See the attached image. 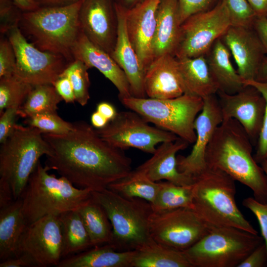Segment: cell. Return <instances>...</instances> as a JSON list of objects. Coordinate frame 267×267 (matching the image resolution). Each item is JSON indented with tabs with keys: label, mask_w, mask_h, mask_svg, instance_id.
I'll list each match as a JSON object with an SVG mask.
<instances>
[{
	"label": "cell",
	"mask_w": 267,
	"mask_h": 267,
	"mask_svg": "<svg viewBox=\"0 0 267 267\" xmlns=\"http://www.w3.org/2000/svg\"><path fill=\"white\" fill-rule=\"evenodd\" d=\"M257 81L261 82L267 81V56L263 62Z\"/></svg>",
	"instance_id": "9f6ffc18"
},
{
	"label": "cell",
	"mask_w": 267,
	"mask_h": 267,
	"mask_svg": "<svg viewBox=\"0 0 267 267\" xmlns=\"http://www.w3.org/2000/svg\"><path fill=\"white\" fill-rule=\"evenodd\" d=\"M83 1L23 12L19 28L36 47L61 55L70 63L74 60L72 48L82 32L79 12Z\"/></svg>",
	"instance_id": "3957f363"
},
{
	"label": "cell",
	"mask_w": 267,
	"mask_h": 267,
	"mask_svg": "<svg viewBox=\"0 0 267 267\" xmlns=\"http://www.w3.org/2000/svg\"><path fill=\"white\" fill-rule=\"evenodd\" d=\"M117 17V35L110 55L125 73L129 81L132 95L145 97L143 81L145 71L141 68L136 52L129 38L126 23V8L115 0Z\"/></svg>",
	"instance_id": "603a6c76"
},
{
	"label": "cell",
	"mask_w": 267,
	"mask_h": 267,
	"mask_svg": "<svg viewBox=\"0 0 267 267\" xmlns=\"http://www.w3.org/2000/svg\"><path fill=\"white\" fill-rule=\"evenodd\" d=\"M22 11L12 0H0V31L7 34L12 29L19 27Z\"/></svg>",
	"instance_id": "ab89813d"
},
{
	"label": "cell",
	"mask_w": 267,
	"mask_h": 267,
	"mask_svg": "<svg viewBox=\"0 0 267 267\" xmlns=\"http://www.w3.org/2000/svg\"><path fill=\"white\" fill-rule=\"evenodd\" d=\"M132 267H192L182 251L155 241L135 250Z\"/></svg>",
	"instance_id": "f546056e"
},
{
	"label": "cell",
	"mask_w": 267,
	"mask_h": 267,
	"mask_svg": "<svg viewBox=\"0 0 267 267\" xmlns=\"http://www.w3.org/2000/svg\"><path fill=\"white\" fill-rule=\"evenodd\" d=\"M261 167L263 168L265 174L267 177V158L263 160L261 163Z\"/></svg>",
	"instance_id": "680465c9"
},
{
	"label": "cell",
	"mask_w": 267,
	"mask_h": 267,
	"mask_svg": "<svg viewBox=\"0 0 267 267\" xmlns=\"http://www.w3.org/2000/svg\"><path fill=\"white\" fill-rule=\"evenodd\" d=\"M115 0H83L79 12L82 31L93 44L110 54L117 35Z\"/></svg>",
	"instance_id": "e0dca14e"
},
{
	"label": "cell",
	"mask_w": 267,
	"mask_h": 267,
	"mask_svg": "<svg viewBox=\"0 0 267 267\" xmlns=\"http://www.w3.org/2000/svg\"><path fill=\"white\" fill-rule=\"evenodd\" d=\"M125 7L129 9L136 4L141 2L144 0H116Z\"/></svg>",
	"instance_id": "6f0895ef"
},
{
	"label": "cell",
	"mask_w": 267,
	"mask_h": 267,
	"mask_svg": "<svg viewBox=\"0 0 267 267\" xmlns=\"http://www.w3.org/2000/svg\"><path fill=\"white\" fill-rule=\"evenodd\" d=\"M253 28L260 38L267 56V18L257 17Z\"/></svg>",
	"instance_id": "681fc988"
},
{
	"label": "cell",
	"mask_w": 267,
	"mask_h": 267,
	"mask_svg": "<svg viewBox=\"0 0 267 267\" xmlns=\"http://www.w3.org/2000/svg\"><path fill=\"white\" fill-rule=\"evenodd\" d=\"M159 183L157 195L151 203L153 211L178 208H192L193 184L182 186L168 181Z\"/></svg>",
	"instance_id": "836d02e7"
},
{
	"label": "cell",
	"mask_w": 267,
	"mask_h": 267,
	"mask_svg": "<svg viewBox=\"0 0 267 267\" xmlns=\"http://www.w3.org/2000/svg\"><path fill=\"white\" fill-rule=\"evenodd\" d=\"M7 34L16 56L14 75L32 86L52 85L70 63L61 55L36 47L27 40L19 27Z\"/></svg>",
	"instance_id": "7c38bea8"
},
{
	"label": "cell",
	"mask_w": 267,
	"mask_h": 267,
	"mask_svg": "<svg viewBox=\"0 0 267 267\" xmlns=\"http://www.w3.org/2000/svg\"><path fill=\"white\" fill-rule=\"evenodd\" d=\"M14 200L10 184L6 180L0 178V209L8 206Z\"/></svg>",
	"instance_id": "c3c4849f"
},
{
	"label": "cell",
	"mask_w": 267,
	"mask_h": 267,
	"mask_svg": "<svg viewBox=\"0 0 267 267\" xmlns=\"http://www.w3.org/2000/svg\"><path fill=\"white\" fill-rule=\"evenodd\" d=\"M204 105L196 118V139L190 153L177 157L178 170L194 178L206 168L205 159L207 147L223 118L216 94L203 98Z\"/></svg>",
	"instance_id": "2e32d148"
},
{
	"label": "cell",
	"mask_w": 267,
	"mask_h": 267,
	"mask_svg": "<svg viewBox=\"0 0 267 267\" xmlns=\"http://www.w3.org/2000/svg\"><path fill=\"white\" fill-rule=\"evenodd\" d=\"M178 0H160L152 47L153 60L165 54L174 55L181 31Z\"/></svg>",
	"instance_id": "cb8c5ba5"
},
{
	"label": "cell",
	"mask_w": 267,
	"mask_h": 267,
	"mask_svg": "<svg viewBox=\"0 0 267 267\" xmlns=\"http://www.w3.org/2000/svg\"><path fill=\"white\" fill-rule=\"evenodd\" d=\"M19 108L10 107L6 108L0 117V143H3L12 133L16 125Z\"/></svg>",
	"instance_id": "ee69618b"
},
{
	"label": "cell",
	"mask_w": 267,
	"mask_h": 267,
	"mask_svg": "<svg viewBox=\"0 0 267 267\" xmlns=\"http://www.w3.org/2000/svg\"><path fill=\"white\" fill-rule=\"evenodd\" d=\"M263 238L233 227H212L182 251L192 267H237Z\"/></svg>",
	"instance_id": "9c48e42d"
},
{
	"label": "cell",
	"mask_w": 267,
	"mask_h": 267,
	"mask_svg": "<svg viewBox=\"0 0 267 267\" xmlns=\"http://www.w3.org/2000/svg\"><path fill=\"white\" fill-rule=\"evenodd\" d=\"M43 132L16 124L0 149V178L10 185L14 200L19 198L40 158L48 155L50 147Z\"/></svg>",
	"instance_id": "52a82bcc"
},
{
	"label": "cell",
	"mask_w": 267,
	"mask_h": 267,
	"mask_svg": "<svg viewBox=\"0 0 267 267\" xmlns=\"http://www.w3.org/2000/svg\"><path fill=\"white\" fill-rule=\"evenodd\" d=\"M219 0H178L181 23L193 14L213 8Z\"/></svg>",
	"instance_id": "b9f144b4"
},
{
	"label": "cell",
	"mask_w": 267,
	"mask_h": 267,
	"mask_svg": "<svg viewBox=\"0 0 267 267\" xmlns=\"http://www.w3.org/2000/svg\"><path fill=\"white\" fill-rule=\"evenodd\" d=\"M160 0H144L126 8V23L130 41L145 71L153 61L152 47Z\"/></svg>",
	"instance_id": "d6986e66"
},
{
	"label": "cell",
	"mask_w": 267,
	"mask_h": 267,
	"mask_svg": "<svg viewBox=\"0 0 267 267\" xmlns=\"http://www.w3.org/2000/svg\"><path fill=\"white\" fill-rule=\"evenodd\" d=\"M135 250L118 251L105 244L63 258L57 267H132Z\"/></svg>",
	"instance_id": "4316f807"
},
{
	"label": "cell",
	"mask_w": 267,
	"mask_h": 267,
	"mask_svg": "<svg viewBox=\"0 0 267 267\" xmlns=\"http://www.w3.org/2000/svg\"><path fill=\"white\" fill-rule=\"evenodd\" d=\"M37 267L34 261L28 255L20 254L19 256L8 258L0 263V267Z\"/></svg>",
	"instance_id": "7dc6e473"
},
{
	"label": "cell",
	"mask_w": 267,
	"mask_h": 267,
	"mask_svg": "<svg viewBox=\"0 0 267 267\" xmlns=\"http://www.w3.org/2000/svg\"><path fill=\"white\" fill-rule=\"evenodd\" d=\"M88 233L92 247L109 244L112 226L104 208L92 196L77 209Z\"/></svg>",
	"instance_id": "f1b7e54d"
},
{
	"label": "cell",
	"mask_w": 267,
	"mask_h": 267,
	"mask_svg": "<svg viewBox=\"0 0 267 267\" xmlns=\"http://www.w3.org/2000/svg\"><path fill=\"white\" fill-rule=\"evenodd\" d=\"M28 224L20 198L0 209V261L18 256L21 237Z\"/></svg>",
	"instance_id": "d4e9b609"
},
{
	"label": "cell",
	"mask_w": 267,
	"mask_h": 267,
	"mask_svg": "<svg viewBox=\"0 0 267 267\" xmlns=\"http://www.w3.org/2000/svg\"><path fill=\"white\" fill-rule=\"evenodd\" d=\"M96 111L109 121L113 120L117 114L114 106L107 102H101L96 106Z\"/></svg>",
	"instance_id": "f907efd6"
},
{
	"label": "cell",
	"mask_w": 267,
	"mask_h": 267,
	"mask_svg": "<svg viewBox=\"0 0 267 267\" xmlns=\"http://www.w3.org/2000/svg\"><path fill=\"white\" fill-rule=\"evenodd\" d=\"M16 56L8 37H1L0 40V78L14 75Z\"/></svg>",
	"instance_id": "60d3db41"
},
{
	"label": "cell",
	"mask_w": 267,
	"mask_h": 267,
	"mask_svg": "<svg viewBox=\"0 0 267 267\" xmlns=\"http://www.w3.org/2000/svg\"><path fill=\"white\" fill-rule=\"evenodd\" d=\"M23 123L37 128L43 133L62 134L69 132L73 128V123L62 119L56 112H46L25 119Z\"/></svg>",
	"instance_id": "8d00e7d4"
},
{
	"label": "cell",
	"mask_w": 267,
	"mask_h": 267,
	"mask_svg": "<svg viewBox=\"0 0 267 267\" xmlns=\"http://www.w3.org/2000/svg\"><path fill=\"white\" fill-rule=\"evenodd\" d=\"M95 129L100 137L113 147L123 150L134 148L152 154L158 144L178 138L170 132L150 126L140 115L131 110L117 112L106 126Z\"/></svg>",
	"instance_id": "30bf717a"
},
{
	"label": "cell",
	"mask_w": 267,
	"mask_h": 267,
	"mask_svg": "<svg viewBox=\"0 0 267 267\" xmlns=\"http://www.w3.org/2000/svg\"><path fill=\"white\" fill-rule=\"evenodd\" d=\"M62 247L59 215H48L28 225L19 241L18 256L28 255L37 267H56L63 258Z\"/></svg>",
	"instance_id": "5bb4252c"
},
{
	"label": "cell",
	"mask_w": 267,
	"mask_h": 267,
	"mask_svg": "<svg viewBox=\"0 0 267 267\" xmlns=\"http://www.w3.org/2000/svg\"><path fill=\"white\" fill-rule=\"evenodd\" d=\"M234 181L224 172L207 167L194 178L192 209L211 228L233 227L258 234L237 207Z\"/></svg>",
	"instance_id": "277c9868"
},
{
	"label": "cell",
	"mask_w": 267,
	"mask_h": 267,
	"mask_svg": "<svg viewBox=\"0 0 267 267\" xmlns=\"http://www.w3.org/2000/svg\"><path fill=\"white\" fill-rule=\"evenodd\" d=\"M14 75L0 78V114L6 108L19 109L33 88Z\"/></svg>",
	"instance_id": "e575fe53"
},
{
	"label": "cell",
	"mask_w": 267,
	"mask_h": 267,
	"mask_svg": "<svg viewBox=\"0 0 267 267\" xmlns=\"http://www.w3.org/2000/svg\"><path fill=\"white\" fill-rule=\"evenodd\" d=\"M41 6L64 5L79 0H35Z\"/></svg>",
	"instance_id": "11a10c76"
},
{
	"label": "cell",
	"mask_w": 267,
	"mask_h": 267,
	"mask_svg": "<svg viewBox=\"0 0 267 267\" xmlns=\"http://www.w3.org/2000/svg\"><path fill=\"white\" fill-rule=\"evenodd\" d=\"M253 144L240 124L223 120L205 152L207 167L219 169L250 188L254 198L267 202V177L252 154Z\"/></svg>",
	"instance_id": "7a4b0ae2"
},
{
	"label": "cell",
	"mask_w": 267,
	"mask_h": 267,
	"mask_svg": "<svg viewBox=\"0 0 267 267\" xmlns=\"http://www.w3.org/2000/svg\"><path fill=\"white\" fill-rule=\"evenodd\" d=\"M120 101L126 107L137 112L156 127L175 134L189 144L195 142L194 123L204 105L202 98L185 93L173 98L131 96Z\"/></svg>",
	"instance_id": "ba28073f"
},
{
	"label": "cell",
	"mask_w": 267,
	"mask_h": 267,
	"mask_svg": "<svg viewBox=\"0 0 267 267\" xmlns=\"http://www.w3.org/2000/svg\"><path fill=\"white\" fill-rule=\"evenodd\" d=\"M143 86L146 96L152 98H173L185 93L177 58L165 54L154 59L145 71Z\"/></svg>",
	"instance_id": "ffe728a7"
},
{
	"label": "cell",
	"mask_w": 267,
	"mask_h": 267,
	"mask_svg": "<svg viewBox=\"0 0 267 267\" xmlns=\"http://www.w3.org/2000/svg\"><path fill=\"white\" fill-rule=\"evenodd\" d=\"M52 85L65 102L74 103L76 101L73 88L67 76L61 74Z\"/></svg>",
	"instance_id": "bcb514c9"
},
{
	"label": "cell",
	"mask_w": 267,
	"mask_h": 267,
	"mask_svg": "<svg viewBox=\"0 0 267 267\" xmlns=\"http://www.w3.org/2000/svg\"><path fill=\"white\" fill-rule=\"evenodd\" d=\"M59 217L62 232L63 258L92 247L88 233L78 210L64 212Z\"/></svg>",
	"instance_id": "4dcf8cb0"
},
{
	"label": "cell",
	"mask_w": 267,
	"mask_h": 267,
	"mask_svg": "<svg viewBox=\"0 0 267 267\" xmlns=\"http://www.w3.org/2000/svg\"><path fill=\"white\" fill-rule=\"evenodd\" d=\"M91 125L96 129L104 128L109 121L97 111L92 113L90 117Z\"/></svg>",
	"instance_id": "db71d44e"
},
{
	"label": "cell",
	"mask_w": 267,
	"mask_h": 267,
	"mask_svg": "<svg viewBox=\"0 0 267 267\" xmlns=\"http://www.w3.org/2000/svg\"><path fill=\"white\" fill-rule=\"evenodd\" d=\"M62 97L52 84L33 87L25 102L18 110V116L26 119L34 115L56 112Z\"/></svg>",
	"instance_id": "d6a6232c"
},
{
	"label": "cell",
	"mask_w": 267,
	"mask_h": 267,
	"mask_svg": "<svg viewBox=\"0 0 267 267\" xmlns=\"http://www.w3.org/2000/svg\"><path fill=\"white\" fill-rule=\"evenodd\" d=\"M223 120L234 119L242 126L256 146L262 128L266 100L260 91L245 85L233 94L218 91L216 94Z\"/></svg>",
	"instance_id": "9a60e30c"
},
{
	"label": "cell",
	"mask_w": 267,
	"mask_h": 267,
	"mask_svg": "<svg viewBox=\"0 0 267 267\" xmlns=\"http://www.w3.org/2000/svg\"><path fill=\"white\" fill-rule=\"evenodd\" d=\"M242 204L256 217L267 249V202L261 203L254 198L249 197L245 198Z\"/></svg>",
	"instance_id": "7bdbcfd3"
},
{
	"label": "cell",
	"mask_w": 267,
	"mask_h": 267,
	"mask_svg": "<svg viewBox=\"0 0 267 267\" xmlns=\"http://www.w3.org/2000/svg\"><path fill=\"white\" fill-rule=\"evenodd\" d=\"M51 152L45 165L75 186L98 191L132 170V160L124 150L108 143L85 121L73 123L62 134L43 133Z\"/></svg>",
	"instance_id": "6da1fadb"
},
{
	"label": "cell",
	"mask_w": 267,
	"mask_h": 267,
	"mask_svg": "<svg viewBox=\"0 0 267 267\" xmlns=\"http://www.w3.org/2000/svg\"><path fill=\"white\" fill-rule=\"evenodd\" d=\"M221 39L232 54L244 82L257 80L267 54L254 28L231 26Z\"/></svg>",
	"instance_id": "ac0fdd59"
},
{
	"label": "cell",
	"mask_w": 267,
	"mask_h": 267,
	"mask_svg": "<svg viewBox=\"0 0 267 267\" xmlns=\"http://www.w3.org/2000/svg\"><path fill=\"white\" fill-rule=\"evenodd\" d=\"M177 59L185 93L203 99L217 94L219 88L205 55Z\"/></svg>",
	"instance_id": "83f0119b"
},
{
	"label": "cell",
	"mask_w": 267,
	"mask_h": 267,
	"mask_svg": "<svg viewBox=\"0 0 267 267\" xmlns=\"http://www.w3.org/2000/svg\"><path fill=\"white\" fill-rule=\"evenodd\" d=\"M230 16L231 26L253 28L257 16L247 0H222Z\"/></svg>",
	"instance_id": "74e56055"
},
{
	"label": "cell",
	"mask_w": 267,
	"mask_h": 267,
	"mask_svg": "<svg viewBox=\"0 0 267 267\" xmlns=\"http://www.w3.org/2000/svg\"><path fill=\"white\" fill-rule=\"evenodd\" d=\"M190 208L153 211L150 219V232L155 242L183 251L211 229Z\"/></svg>",
	"instance_id": "4fadbf2b"
},
{
	"label": "cell",
	"mask_w": 267,
	"mask_h": 267,
	"mask_svg": "<svg viewBox=\"0 0 267 267\" xmlns=\"http://www.w3.org/2000/svg\"><path fill=\"white\" fill-rule=\"evenodd\" d=\"M205 55L219 91L233 94L245 87L243 80L231 62L230 51L221 38L214 43Z\"/></svg>",
	"instance_id": "484cf974"
},
{
	"label": "cell",
	"mask_w": 267,
	"mask_h": 267,
	"mask_svg": "<svg viewBox=\"0 0 267 267\" xmlns=\"http://www.w3.org/2000/svg\"><path fill=\"white\" fill-rule=\"evenodd\" d=\"M48 171L40 161L19 197L28 224L46 216L77 210L91 197L90 190L78 188Z\"/></svg>",
	"instance_id": "5b68a950"
},
{
	"label": "cell",
	"mask_w": 267,
	"mask_h": 267,
	"mask_svg": "<svg viewBox=\"0 0 267 267\" xmlns=\"http://www.w3.org/2000/svg\"><path fill=\"white\" fill-rule=\"evenodd\" d=\"M91 194L105 209L112 226L109 245L118 251L138 250L154 242L150 232L153 212L146 200L124 197L108 188Z\"/></svg>",
	"instance_id": "8992f818"
},
{
	"label": "cell",
	"mask_w": 267,
	"mask_h": 267,
	"mask_svg": "<svg viewBox=\"0 0 267 267\" xmlns=\"http://www.w3.org/2000/svg\"><path fill=\"white\" fill-rule=\"evenodd\" d=\"M257 17L267 18V0H247Z\"/></svg>",
	"instance_id": "816d5d0a"
},
{
	"label": "cell",
	"mask_w": 267,
	"mask_h": 267,
	"mask_svg": "<svg viewBox=\"0 0 267 267\" xmlns=\"http://www.w3.org/2000/svg\"><path fill=\"white\" fill-rule=\"evenodd\" d=\"M74 59L99 70L116 87L120 100L132 96L128 79L110 54L91 42L82 31L72 50Z\"/></svg>",
	"instance_id": "7402d4cb"
},
{
	"label": "cell",
	"mask_w": 267,
	"mask_h": 267,
	"mask_svg": "<svg viewBox=\"0 0 267 267\" xmlns=\"http://www.w3.org/2000/svg\"><path fill=\"white\" fill-rule=\"evenodd\" d=\"M189 144L179 137L175 141L163 142L157 147L149 159L135 169L153 181L164 179L178 185H192L194 178L178 170L176 155Z\"/></svg>",
	"instance_id": "44dd1931"
},
{
	"label": "cell",
	"mask_w": 267,
	"mask_h": 267,
	"mask_svg": "<svg viewBox=\"0 0 267 267\" xmlns=\"http://www.w3.org/2000/svg\"><path fill=\"white\" fill-rule=\"evenodd\" d=\"M231 26L228 11L220 0L213 8L193 14L181 24L174 56L179 58L205 55Z\"/></svg>",
	"instance_id": "8fae6325"
},
{
	"label": "cell",
	"mask_w": 267,
	"mask_h": 267,
	"mask_svg": "<svg viewBox=\"0 0 267 267\" xmlns=\"http://www.w3.org/2000/svg\"><path fill=\"white\" fill-rule=\"evenodd\" d=\"M245 85H251L258 89L266 100V108L262 128L256 145L254 158L258 163H261L267 158V81L261 82L251 80L244 82Z\"/></svg>",
	"instance_id": "f35d334b"
},
{
	"label": "cell",
	"mask_w": 267,
	"mask_h": 267,
	"mask_svg": "<svg viewBox=\"0 0 267 267\" xmlns=\"http://www.w3.org/2000/svg\"><path fill=\"white\" fill-rule=\"evenodd\" d=\"M89 68L83 61L74 59L61 73L70 80L75 93L76 101L85 106L90 98V81L88 70Z\"/></svg>",
	"instance_id": "d590c367"
},
{
	"label": "cell",
	"mask_w": 267,
	"mask_h": 267,
	"mask_svg": "<svg viewBox=\"0 0 267 267\" xmlns=\"http://www.w3.org/2000/svg\"><path fill=\"white\" fill-rule=\"evenodd\" d=\"M267 265V249L265 242L255 248L237 267H264Z\"/></svg>",
	"instance_id": "f6af8a7d"
},
{
	"label": "cell",
	"mask_w": 267,
	"mask_h": 267,
	"mask_svg": "<svg viewBox=\"0 0 267 267\" xmlns=\"http://www.w3.org/2000/svg\"><path fill=\"white\" fill-rule=\"evenodd\" d=\"M160 187L159 182L153 181L136 169L110 184L107 188L127 198H141L152 203Z\"/></svg>",
	"instance_id": "1f68e13d"
},
{
	"label": "cell",
	"mask_w": 267,
	"mask_h": 267,
	"mask_svg": "<svg viewBox=\"0 0 267 267\" xmlns=\"http://www.w3.org/2000/svg\"><path fill=\"white\" fill-rule=\"evenodd\" d=\"M12 1L22 12L33 11L41 6L35 0H12Z\"/></svg>",
	"instance_id": "f5cc1de1"
}]
</instances>
